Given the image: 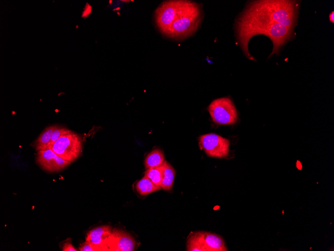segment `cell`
Listing matches in <instances>:
<instances>
[{
	"instance_id": "obj_1",
	"label": "cell",
	"mask_w": 334,
	"mask_h": 251,
	"mask_svg": "<svg viewBox=\"0 0 334 251\" xmlns=\"http://www.w3.org/2000/svg\"><path fill=\"white\" fill-rule=\"evenodd\" d=\"M238 43L247 58L253 57L248 50V44L254 36L262 34L269 37L273 43L270 56L278 54L280 48L290 37L292 29L280 24L262 19L243 12L236 25Z\"/></svg>"
},
{
	"instance_id": "obj_2",
	"label": "cell",
	"mask_w": 334,
	"mask_h": 251,
	"mask_svg": "<svg viewBox=\"0 0 334 251\" xmlns=\"http://www.w3.org/2000/svg\"><path fill=\"white\" fill-rule=\"evenodd\" d=\"M293 1H258L250 3L244 12L292 29L297 15Z\"/></svg>"
},
{
	"instance_id": "obj_3",
	"label": "cell",
	"mask_w": 334,
	"mask_h": 251,
	"mask_svg": "<svg viewBox=\"0 0 334 251\" xmlns=\"http://www.w3.org/2000/svg\"><path fill=\"white\" fill-rule=\"evenodd\" d=\"M202 6L190 1H183L173 23L164 36L176 40L188 38L194 34L202 19Z\"/></svg>"
},
{
	"instance_id": "obj_4",
	"label": "cell",
	"mask_w": 334,
	"mask_h": 251,
	"mask_svg": "<svg viewBox=\"0 0 334 251\" xmlns=\"http://www.w3.org/2000/svg\"><path fill=\"white\" fill-rule=\"evenodd\" d=\"M47 149L52 150L58 156L72 163L82 153V140L78 135L72 131L60 136Z\"/></svg>"
},
{
	"instance_id": "obj_5",
	"label": "cell",
	"mask_w": 334,
	"mask_h": 251,
	"mask_svg": "<svg viewBox=\"0 0 334 251\" xmlns=\"http://www.w3.org/2000/svg\"><path fill=\"white\" fill-rule=\"evenodd\" d=\"M188 251H226L222 237L209 232L197 231L190 234L187 240Z\"/></svg>"
},
{
	"instance_id": "obj_6",
	"label": "cell",
	"mask_w": 334,
	"mask_h": 251,
	"mask_svg": "<svg viewBox=\"0 0 334 251\" xmlns=\"http://www.w3.org/2000/svg\"><path fill=\"white\" fill-rule=\"evenodd\" d=\"M208 111L212 120L220 125H230L235 123L238 115L236 108L230 98L223 97L211 102Z\"/></svg>"
},
{
	"instance_id": "obj_7",
	"label": "cell",
	"mask_w": 334,
	"mask_h": 251,
	"mask_svg": "<svg viewBox=\"0 0 334 251\" xmlns=\"http://www.w3.org/2000/svg\"><path fill=\"white\" fill-rule=\"evenodd\" d=\"M198 144L200 149L210 157L225 158L228 154L230 141L216 134L201 135Z\"/></svg>"
},
{
	"instance_id": "obj_8",
	"label": "cell",
	"mask_w": 334,
	"mask_h": 251,
	"mask_svg": "<svg viewBox=\"0 0 334 251\" xmlns=\"http://www.w3.org/2000/svg\"><path fill=\"white\" fill-rule=\"evenodd\" d=\"M182 0L167 1L162 2L155 11L156 25L164 35L170 28L182 3Z\"/></svg>"
},
{
	"instance_id": "obj_9",
	"label": "cell",
	"mask_w": 334,
	"mask_h": 251,
	"mask_svg": "<svg viewBox=\"0 0 334 251\" xmlns=\"http://www.w3.org/2000/svg\"><path fill=\"white\" fill-rule=\"evenodd\" d=\"M137 243L128 233L121 229L114 228L108 238L106 245V251H133Z\"/></svg>"
},
{
	"instance_id": "obj_10",
	"label": "cell",
	"mask_w": 334,
	"mask_h": 251,
	"mask_svg": "<svg viewBox=\"0 0 334 251\" xmlns=\"http://www.w3.org/2000/svg\"><path fill=\"white\" fill-rule=\"evenodd\" d=\"M36 160L42 169L52 172L60 171L71 164L50 149L38 151Z\"/></svg>"
},
{
	"instance_id": "obj_11",
	"label": "cell",
	"mask_w": 334,
	"mask_h": 251,
	"mask_svg": "<svg viewBox=\"0 0 334 251\" xmlns=\"http://www.w3.org/2000/svg\"><path fill=\"white\" fill-rule=\"evenodd\" d=\"M112 230V227L108 225L98 226L87 233L86 240L100 246L102 251H106V242Z\"/></svg>"
},
{
	"instance_id": "obj_12",
	"label": "cell",
	"mask_w": 334,
	"mask_h": 251,
	"mask_svg": "<svg viewBox=\"0 0 334 251\" xmlns=\"http://www.w3.org/2000/svg\"><path fill=\"white\" fill-rule=\"evenodd\" d=\"M163 165V178L160 186L164 190L170 191L173 186L176 171L168 161L164 160Z\"/></svg>"
},
{
	"instance_id": "obj_13",
	"label": "cell",
	"mask_w": 334,
	"mask_h": 251,
	"mask_svg": "<svg viewBox=\"0 0 334 251\" xmlns=\"http://www.w3.org/2000/svg\"><path fill=\"white\" fill-rule=\"evenodd\" d=\"M55 126H50L46 128L34 142L33 146L38 151L47 149L50 142Z\"/></svg>"
},
{
	"instance_id": "obj_14",
	"label": "cell",
	"mask_w": 334,
	"mask_h": 251,
	"mask_svg": "<svg viewBox=\"0 0 334 251\" xmlns=\"http://www.w3.org/2000/svg\"><path fill=\"white\" fill-rule=\"evenodd\" d=\"M164 160L162 151L160 149L156 148L146 155L144 161V165L146 169H150L161 165Z\"/></svg>"
},
{
	"instance_id": "obj_15",
	"label": "cell",
	"mask_w": 334,
	"mask_h": 251,
	"mask_svg": "<svg viewBox=\"0 0 334 251\" xmlns=\"http://www.w3.org/2000/svg\"><path fill=\"white\" fill-rule=\"evenodd\" d=\"M136 188L141 195H146L162 189L160 186L155 185L144 175L137 182Z\"/></svg>"
},
{
	"instance_id": "obj_16",
	"label": "cell",
	"mask_w": 334,
	"mask_h": 251,
	"mask_svg": "<svg viewBox=\"0 0 334 251\" xmlns=\"http://www.w3.org/2000/svg\"><path fill=\"white\" fill-rule=\"evenodd\" d=\"M163 163L158 167L147 169L144 172V176L147 177L153 183L160 186L163 178Z\"/></svg>"
},
{
	"instance_id": "obj_17",
	"label": "cell",
	"mask_w": 334,
	"mask_h": 251,
	"mask_svg": "<svg viewBox=\"0 0 334 251\" xmlns=\"http://www.w3.org/2000/svg\"><path fill=\"white\" fill-rule=\"evenodd\" d=\"M70 132H72V131L67 128L55 126L49 145H52L56 142L60 136L68 134Z\"/></svg>"
},
{
	"instance_id": "obj_18",
	"label": "cell",
	"mask_w": 334,
	"mask_h": 251,
	"mask_svg": "<svg viewBox=\"0 0 334 251\" xmlns=\"http://www.w3.org/2000/svg\"><path fill=\"white\" fill-rule=\"evenodd\" d=\"M78 249L80 251H102L100 246L87 241L82 243Z\"/></svg>"
},
{
	"instance_id": "obj_19",
	"label": "cell",
	"mask_w": 334,
	"mask_h": 251,
	"mask_svg": "<svg viewBox=\"0 0 334 251\" xmlns=\"http://www.w3.org/2000/svg\"><path fill=\"white\" fill-rule=\"evenodd\" d=\"M62 250L63 251H77L78 250L70 242L66 241L62 245Z\"/></svg>"
},
{
	"instance_id": "obj_20",
	"label": "cell",
	"mask_w": 334,
	"mask_h": 251,
	"mask_svg": "<svg viewBox=\"0 0 334 251\" xmlns=\"http://www.w3.org/2000/svg\"><path fill=\"white\" fill-rule=\"evenodd\" d=\"M330 20L331 22H334V12H332L330 15Z\"/></svg>"
}]
</instances>
